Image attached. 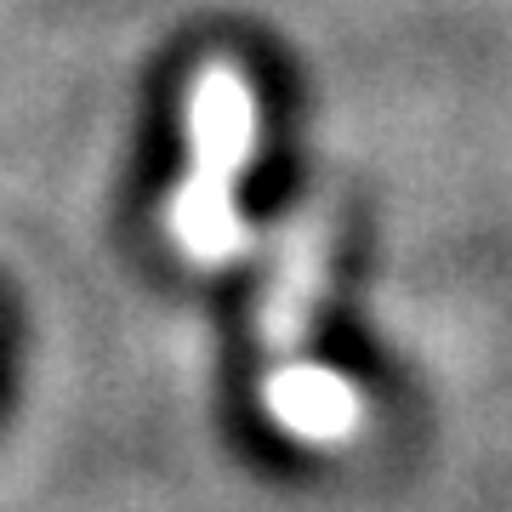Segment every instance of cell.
Masks as SVG:
<instances>
[{"label":"cell","instance_id":"obj_1","mask_svg":"<svg viewBox=\"0 0 512 512\" xmlns=\"http://www.w3.org/2000/svg\"><path fill=\"white\" fill-rule=\"evenodd\" d=\"M256 148V97L234 63H211L188 97V177L171 200V234L194 262L239 251L234 177Z\"/></svg>","mask_w":512,"mask_h":512},{"label":"cell","instance_id":"obj_2","mask_svg":"<svg viewBox=\"0 0 512 512\" xmlns=\"http://www.w3.org/2000/svg\"><path fill=\"white\" fill-rule=\"evenodd\" d=\"M262 404L268 416L291 433V439H308V444H342L359 433V387L342 376V370L319 365V359H291V365H274L268 382H262Z\"/></svg>","mask_w":512,"mask_h":512},{"label":"cell","instance_id":"obj_3","mask_svg":"<svg viewBox=\"0 0 512 512\" xmlns=\"http://www.w3.org/2000/svg\"><path fill=\"white\" fill-rule=\"evenodd\" d=\"M319 279H325V228L308 217L285 234L274 279H268V296H262V348L274 353V365H291V359L308 353Z\"/></svg>","mask_w":512,"mask_h":512}]
</instances>
